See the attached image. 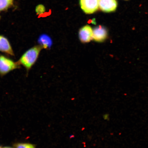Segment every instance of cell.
<instances>
[{"label":"cell","mask_w":148,"mask_h":148,"mask_svg":"<svg viewBox=\"0 0 148 148\" xmlns=\"http://www.w3.org/2000/svg\"><path fill=\"white\" fill-rule=\"evenodd\" d=\"M38 41L42 48L47 49L51 47V40L49 37L46 35H43L40 36L38 39Z\"/></svg>","instance_id":"8"},{"label":"cell","mask_w":148,"mask_h":148,"mask_svg":"<svg viewBox=\"0 0 148 148\" xmlns=\"http://www.w3.org/2000/svg\"><path fill=\"white\" fill-rule=\"evenodd\" d=\"M99 0H80L81 9L86 14H92L97 11L99 7Z\"/></svg>","instance_id":"3"},{"label":"cell","mask_w":148,"mask_h":148,"mask_svg":"<svg viewBox=\"0 0 148 148\" xmlns=\"http://www.w3.org/2000/svg\"><path fill=\"white\" fill-rule=\"evenodd\" d=\"M1 148H14L13 147H8V146H5V147H2Z\"/></svg>","instance_id":"13"},{"label":"cell","mask_w":148,"mask_h":148,"mask_svg":"<svg viewBox=\"0 0 148 148\" xmlns=\"http://www.w3.org/2000/svg\"><path fill=\"white\" fill-rule=\"evenodd\" d=\"M79 37L83 43H88L93 39V29L88 25L82 27L79 31Z\"/></svg>","instance_id":"4"},{"label":"cell","mask_w":148,"mask_h":148,"mask_svg":"<svg viewBox=\"0 0 148 148\" xmlns=\"http://www.w3.org/2000/svg\"><path fill=\"white\" fill-rule=\"evenodd\" d=\"M109 116L108 114H104L103 116V118L105 120H108L109 119Z\"/></svg>","instance_id":"12"},{"label":"cell","mask_w":148,"mask_h":148,"mask_svg":"<svg viewBox=\"0 0 148 148\" xmlns=\"http://www.w3.org/2000/svg\"><path fill=\"white\" fill-rule=\"evenodd\" d=\"M116 0H99V7L103 12H110L115 11L117 7Z\"/></svg>","instance_id":"7"},{"label":"cell","mask_w":148,"mask_h":148,"mask_svg":"<svg viewBox=\"0 0 148 148\" xmlns=\"http://www.w3.org/2000/svg\"><path fill=\"white\" fill-rule=\"evenodd\" d=\"M2 148V147H1V146H0V148Z\"/></svg>","instance_id":"14"},{"label":"cell","mask_w":148,"mask_h":148,"mask_svg":"<svg viewBox=\"0 0 148 148\" xmlns=\"http://www.w3.org/2000/svg\"><path fill=\"white\" fill-rule=\"evenodd\" d=\"M108 33L105 27L101 25L94 28L93 29V39L98 42H102L106 40Z\"/></svg>","instance_id":"5"},{"label":"cell","mask_w":148,"mask_h":148,"mask_svg":"<svg viewBox=\"0 0 148 148\" xmlns=\"http://www.w3.org/2000/svg\"><path fill=\"white\" fill-rule=\"evenodd\" d=\"M14 0H0V13L14 6Z\"/></svg>","instance_id":"9"},{"label":"cell","mask_w":148,"mask_h":148,"mask_svg":"<svg viewBox=\"0 0 148 148\" xmlns=\"http://www.w3.org/2000/svg\"><path fill=\"white\" fill-rule=\"evenodd\" d=\"M43 49L40 45H36L31 47L23 53L18 62L22 65L29 72L38 60L40 51Z\"/></svg>","instance_id":"1"},{"label":"cell","mask_w":148,"mask_h":148,"mask_svg":"<svg viewBox=\"0 0 148 148\" xmlns=\"http://www.w3.org/2000/svg\"><path fill=\"white\" fill-rule=\"evenodd\" d=\"M20 65L12 59L3 55H0V75L3 77L14 70L19 69Z\"/></svg>","instance_id":"2"},{"label":"cell","mask_w":148,"mask_h":148,"mask_svg":"<svg viewBox=\"0 0 148 148\" xmlns=\"http://www.w3.org/2000/svg\"><path fill=\"white\" fill-rule=\"evenodd\" d=\"M0 51L11 56H14L12 46L8 39L1 35H0Z\"/></svg>","instance_id":"6"},{"label":"cell","mask_w":148,"mask_h":148,"mask_svg":"<svg viewBox=\"0 0 148 148\" xmlns=\"http://www.w3.org/2000/svg\"><path fill=\"white\" fill-rule=\"evenodd\" d=\"M36 12L39 14H42L45 12V7L42 5H40L37 7L36 8Z\"/></svg>","instance_id":"11"},{"label":"cell","mask_w":148,"mask_h":148,"mask_svg":"<svg viewBox=\"0 0 148 148\" xmlns=\"http://www.w3.org/2000/svg\"><path fill=\"white\" fill-rule=\"evenodd\" d=\"M14 148H36L35 144L24 142H16L13 144Z\"/></svg>","instance_id":"10"}]
</instances>
